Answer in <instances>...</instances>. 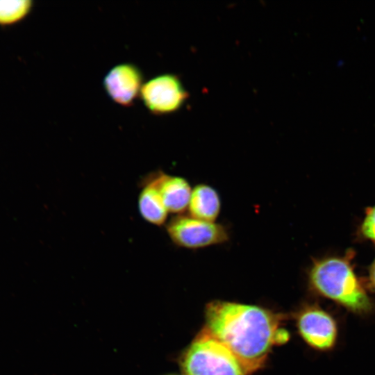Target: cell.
<instances>
[{
    "instance_id": "obj_1",
    "label": "cell",
    "mask_w": 375,
    "mask_h": 375,
    "mask_svg": "<svg viewBox=\"0 0 375 375\" xmlns=\"http://www.w3.org/2000/svg\"><path fill=\"white\" fill-rule=\"evenodd\" d=\"M281 316L262 308L213 301L206 308V328L235 356L246 374L261 367L272 347L282 340Z\"/></svg>"
},
{
    "instance_id": "obj_2",
    "label": "cell",
    "mask_w": 375,
    "mask_h": 375,
    "mask_svg": "<svg viewBox=\"0 0 375 375\" xmlns=\"http://www.w3.org/2000/svg\"><path fill=\"white\" fill-rule=\"evenodd\" d=\"M311 288L347 309L357 313L369 312L372 301L349 262L328 257L315 260L308 272Z\"/></svg>"
},
{
    "instance_id": "obj_3",
    "label": "cell",
    "mask_w": 375,
    "mask_h": 375,
    "mask_svg": "<svg viewBox=\"0 0 375 375\" xmlns=\"http://www.w3.org/2000/svg\"><path fill=\"white\" fill-rule=\"evenodd\" d=\"M185 375H246L233 353L204 328L183 353Z\"/></svg>"
},
{
    "instance_id": "obj_4",
    "label": "cell",
    "mask_w": 375,
    "mask_h": 375,
    "mask_svg": "<svg viewBox=\"0 0 375 375\" xmlns=\"http://www.w3.org/2000/svg\"><path fill=\"white\" fill-rule=\"evenodd\" d=\"M165 228L175 245L188 249L222 244L230 239L229 231L224 224L203 221L189 215H176Z\"/></svg>"
},
{
    "instance_id": "obj_5",
    "label": "cell",
    "mask_w": 375,
    "mask_h": 375,
    "mask_svg": "<svg viewBox=\"0 0 375 375\" xmlns=\"http://www.w3.org/2000/svg\"><path fill=\"white\" fill-rule=\"evenodd\" d=\"M188 97L180 78L169 73L159 74L144 83L140 94L144 106L154 115L176 112Z\"/></svg>"
},
{
    "instance_id": "obj_6",
    "label": "cell",
    "mask_w": 375,
    "mask_h": 375,
    "mask_svg": "<svg viewBox=\"0 0 375 375\" xmlns=\"http://www.w3.org/2000/svg\"><path fill=\"white\" fill-rule=\"evenodd\" d=\"M144 83V74L140 67L133 63L123 62L108 72L103 78V86L115 103L130 107L140 97Z\"/></svg>"
},
{
    "instance_id": "obj_7",
    "label": "cell",
    "mask_w": 375,
    "mask_h": 375,
    "mask_svg": "<svg viewBox=\"0 0 375 375\" xmlns=\"http://www.w3.org/2000/svg\"><path fill=\"white\" fill-rule=\"evenodd\" d=\"M297 326L303 339L315 349L327 351L335 344L336 322L330 314L318 307L303 310L299 315Z\"/></svg>"
},
{
    "instance_id": "obj_8",
    "label": "cell",
    "mask_w": 375,
    "mask_h": 375,
    "mask_svg": "<svg viewBox=\"0 0 375 375\" xmlns=\"http://www.w3.org/2000/svg\"><path fill=\"white\" fill-rule=\"evenodd\" d=\"M149 178L158 188L168 212L180 215L188 210L192 188L185 178L163 172H155Z\"/></svg>"
},
{
    "instance_id": "obj_9",
    "label": "cell",
    "mask_w": 375,
    "mask_h": 375,
    "mask_svg": "<svg viewBox=\"0 0 375 375\" xmlns=\"http://www.w3.org/2000/svg\"><path fill=\"white\" fill-rule=\"evenodd\" d=\"M221 199L217 191L212 186L200 183L191 192L188 215L203 221L215 222L221 211Z\"/></svg>"
},
{
    "instance_id": "obj_10",
    "label": "cell",
    "mask_w": 375,
    "mask_h": 375,
    "mask_svg": "<svg viewBox=\"0 0 375 375\" xmlns=\"http://www.w3.org/2000/svg\"><path fill=\"white\" fill-rule=\"evenodd\" d=\"M138 209L142 217L151 224L162 226L167 219L168 211L162 197L149 178L147 179L140 193Z\"/></svg>"
},
{
    "instance_id": "obj_11",
    "label": "cell",
    "mask_w": 375,
    "mask_h": 375,
    "mask_svg": "<svg viewBox=\"0 0 375 375\" xmlns=\"http://www.w3.org/2000/svg\"><path fill=\"white\" fill-rule=\"evenodd\" d=\"M32 0H0V26H10L24 19L33 8Z\"/></svg>"
},
{
    "instance_id": "obj_12",
    "label": "cell",
    "mask_w": 375,
    "mask_h": 375,
    "mask_svg": "<svg viewBox=\"0 0 375 375\" xmlns=\"http://www.w3.org/2000/svg\"><path fill=\"white\" fill-rule=\"evenodd\" d=\"M360 230L365 238L375 242V206L367 211Z\"/></svg>"
},
{
    "instance_id": "obj_13",
    "label": "cell",
    "mask_w": 375,
    "mask_h": 375,
    "mask_svg": "<svg viewBox=\"0 0 375 375\" xmlns=\"http://www.w3.org/2000/svg\"><path fill=\"white\" fill-rule=\"evenodd\" d=\"M369 283L371 288L375 291V260L372 264L369 273Z\"/></svg>"
}]
</instances>
